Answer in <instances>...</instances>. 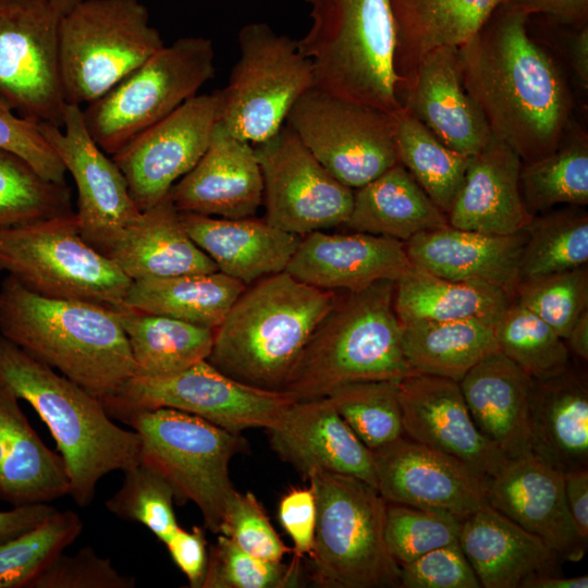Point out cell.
I'll list each match as a JSON object with an SVG mask.
<instances>
[{
    "instance_id": "obj_10",
    "label": "cell",
    "mask_w": 588,
    "mask_h": 588,
    "mask_svg": "<svg viewBox=\"0 0 588 588\" xmlns=\"http://www.w3.org/2000/svg\"><path fill=\"white\" fill-rule=\"evenodd\" d=\"M0 271L36 294L114 310L132 282L83 238L75 211L0 230Z\"/></svg>"
},
{
    "instance_id": "obj_47",
    "label": "cell",
    "mask_w": 588,
    "mask_h": 588,
    "mask_svg": "<svg viewBox=\"0 0 588 588\" xmlns=\"http://www.w3.org/2000/svg\"><path fill=\"white\" fill-rule=\"evenodd\" d=\"M123 473V482L106 500V509L122 519L146 526L166 543L180 527L171 486L158 471L140 462Z\"/></svg>"
},
{
    "instance_id": "obj_62",
    "label": "cell",
    "mask_w": 588,
    "mask_h": 588,
    "mask_svg": "<svg viewBox=\"0 0 588 588\" xmlns=\"http://www.w3.org/2000/svg\"><path fill=\"white\" fill-rule=\"evenodd\" d=\"M567 347L581 360L588 359V308L585 309L573 324L567 338Z\"/></svg>"
},
{
    "instance_id": "obj_61",
    "label": "cell",
    "mask_w": 588,
    "mask_h": 588,
    "mask_svg": "<svg viewBox=\"0 0 588 588\" xmlns=\"http://www.w3.org/2000/svg\"><path fill=\"white\" fill-rule=\"evenodd\" d=\"M588 576L563 577L555 574H539L527 579L522 588H587Z\"/></svg>"
},
{
    "instance_id": "obj_11",
    "label": "cell",
    "mask_w": 588,
    "mask_h": 588,
    "mask_svg": "<svg viewBox=\"0 0 588 588\" xmlns=\"http://www.w3.org/2000/svg\"><path fill=\"white\" fill-rule=\"evenodd\" d=\"M216 73L210 39L183 37L162 47L102 97L82 109L95 143L113 156L197 95Z\"/></svg>"
},
{
    "instance_id": "obj_63",
    "label": "cell",
    "mask_w": 588,
    "mask_h": 588,
    "mask_svg": "<svg viewBox=\"0 0 588 588\" xmlns=\"http://www.w3.org/2000/svg\"><path fill=\"white\" fill-rule=\"evenodd\" d=\"M57 11L63 15L70 11L79 0H49Z\"/></svg>"
},
{
    "instance_id": "obj_16",
    "label": "cell",
    "mask_w": 588,
    "mask_h": 588,
    "mask_svg": "<svg viewBox=\"0 0 588 588\" xmlns=\"http://www.w3.org/2000/svg\"><path fill=\"white\" fill-rule=\"evenodd\" d=\"M253 146L269 224L299 236L344 225L354 189L330 174L289 125Z\"/></svg>"
},
{
    "instance_id": "obj_19",
    "label": "cell",
    "mask_w": 588,
    "mask_h": 588,
    "mask_svg": "<svg viewBox=\"0 0 588 588\" xmlns=\"http://www.w3.org/2000/svg\"><path fill=\"white\" fill-rule=\"evenodd\" d=\"M404 434L444 453L486 481L509 460L476 426L460 383L411 373L397 383Z\"/></svg>"
},
{
    "instance_id": "obj_22",
    "label": "cell",
    "mask_w": 588,
    "mask_h": 588,
    "mask_svg": "<svg viewBox=\"0 0 588 588\" xmlns=\"http://www.w3.org/2000/svg\"><path fill=\"white\" fill-rule=\"evenodd\" d=\"M179 212L242 219L254 217L264 200V181L254 146L219 122L198 162L170 189Z\"/></svg>"
},
{
    "instance_id": "obj_38",
    "label": "cell",
    "mask_w": 588,
    "mask_h": 588,
    "mask_svg": "<svg viewBox=\"0 0 588 588\" xmlns=\"http://www.w3.org/2000/svg\"><path fill=\"white\" fill-rule=\"evenodd\" d=\"M402 348L412 370L460 381L477 363L500 351L493 327L479 320L401 322Z\"/></svg>"
},
{
    "instance_id": "obj_49",
    "label": "cell",
    "mask_w": 588,
    "mask_h": 588,
    "mask_svg": "<svg viewBox=\"0 0 588 588\" xmlns=\"http://www.w3.org/2000/svg\"><path fill=\"white\" fill-rule=\"evenodd\" d=\"M461 524V518L444 512L387 502V548L400 566L433 549L458 542Z\"/></svg>"
},
{
    "instance_id": "obj_2",
    "label": "cell",
    "mask_w": 588,
    "mask_h": 588,
    "mask_svg": "<svg viewBox=\"0 0 588 588\" xmlns=\"http://www.w3.org/2000/svg\"><path fill=\"white\" fill-rule=\"evenodd\" d=\"M0 334L101 400L135 375L118 310L46 297L10 275L0 286Z\"/></svg>"
},
{
    "instance_id": "obj_29",
    "label": "cell",
    "mask_w": 588,
    "mask_h": 588,
    "mask_svg": "<svg viewBox=\"0 0 588 588\" xmlns=\"http://www.w3.org/2000/svg\"><path fill=\"white\" fill-rule=\"evenodd\" d=\"M179 218L218 270L246 286L285 271L302 238L254 217L225 219L179 212Z\"/></svg>"
},
{
    "instance_id": "obj_40",
    "label": "cell",
    "mask_w": 588,
    "mask_h": 588,
    "mask_svg": "<svg viewBox=\"0 0 588 588\" xmlns=\"http://www.w3.org/2000/svg\"><path fill=\"white\" fill-rule=\"evenodd\" d=\"M519 187L525 206L532 216L560 204L587 206V133L572 121L554 151L522 163Z\"/></svg>"
},
{
    "instance_id": "obj_12",
    "label": "cell",
    "mask_w": 588,
    "mask_h": 588,
    "mask_svg": "<svg viewBox=\"0 0 588 588\" xmlns=\"http://www.w3.org/2000/svg\"><path fill=\"white\" fill-rule=\"evenodd\" d=\"M238 60L218 90L219 123L252 145L275 134L295 102L315 87L313 68L298 41L261 22L237 35Z\"/></svg>"
},
{
    "instance_id": "obj_30",
    "label": "cell",
    "mask_w": 588,
    "mask_h": 588,
    "mask_svg": "<svg viewBox=\"0 0 588 588\" xmlns=\"http://www.w3.org/2000/svg\"><path fill=\"white\" fill-rule=\"evenodd\" d=\"M531 382L501 351L486 356L458 381L476 426L507 458L531 452Z\"/></svg>"
},
{
    "instance_id": "obj_24",
    "label": "cell",
    "mask_w": 588,
    "mask_h": 588,
    "mask_svg": "<svg viewBox=\"0 0 588 588\" xmlns=\"http://www.w3.org/2000/svg\"><path fill=\"white\" fill-rule=\"evenodd\" d=\"M269 432L275 454L305 478L320 469L356 477L377 488L372 451L327 397L293 402Z\"/></svg>"
},
{
    "instance_id": "obj_45",
    "label": "cell",
    "mask_w": 588,
    "mask_h": 588,
    "mask_svg": "<svg viewBox=\"0 0 588 588\" xmlns=\"http://www.w3.org/2000/svg\"><path fill=\"white\" fill-rule=\"evenodd\" d=\"M396 380H366L335 388L327 396L371 451L404 436Z\"/></svg>"
},
{
    "instance_id": "obj_53",
    "label": "cell",
    "mask_w": 588,
    "mask_h": 588,
    "mask_svg": "<svg viewBox=\"0 0 588 588\" xmlns=\"http://www.w3.org/2000/svg\"><path fill=\"white\" fill-rule=\"evenodd\" d=\"M401 588H480L458 542L433 549L400 565Z\"/></svg>"
},
{
    "instance_id": "obj_1",
    "label": "cell",
    "mask_w": 588,
    "mask_h": 588,
    "mask_svg": "<svg viewBox=\"0 0 588 588\" xmlns=\"http://www.w3.org/2000/svg\"><path fill=\"white\" fill-rule=\"evenodd\" d=\"M529 17L501 4L457 47L465 89L491 134L523 162L554 151L573 121L569 87L554 60L529 35Z\"/></svg>"
},
{
    "instance_id": "obj_3",
    "label": "cell",
    "mask_w": 588,
    "mask_h": 588,
    "mask_svg": "<svg viewBox=\"0 0 588 588\" xmlns=\"http://www.w3.org/2000/svg\"><path fill=\"white\" fill-rule=\"evenodd\" d=\"M0 380L30 404L50 430L69 477V495L78 506L93 502L103 476L139 463L137 433L119 427L100 397L1 334Z\"/></svg>"
},
{
    "instance_id": "obj_39",
    "label": "cell",
    "mask_w": 588,
    "mask_h": 588,
    "mask_svg": "<svg viewBox=\"0 0 588 588\" xmlns=\"http://www.w3.org/2000/svg\"><path fill=\"white\" fill-rule=\"evenodd\" d=\"M118 311L135 364L134 376H173L207 359L211 352L215 329L132 309Z\"/></svg>"
},
{
    "instance_id": "obj_20",
    "label": "cell",
    "mask_w": 588,
    "mask_h": 588,
    "mask_svg": "<svg viewBox=\"0 0 588 588\" xmlns=\"http://www.w3.org/2000/svg\"><path fill=\"white\" fill-rule=\"evenodd\" d=\"M372 454L377 490L387 502L462 520L487 502L485 481L467 466L405 434Z\"/></svg>"
},
{
    "instance_id": "obj_6",
    "label": "cell",
    "mask_w": 588,
    "mask_h": 588,
    "mask_svg": "<svg viewBox=\"0 0 588 588\" xmlns=\"http://www.w3.org/2000/svg\"><path fill=\"white\" fill-rule=\"evenodd\" d=\"M311 25L297 40L315 87L390 113L403 107L394 70L390 0H306Z\"/></svg>"
},
{
    "instance_id": "obj_25",
    "label": "cell",
    "mask_w": 588,
    "mask_h": 588,
    "mask_svg": "<svg viewBox=\"0 0 588 588\" xmlns=\"http://www.w3.org/2000/svg\"><path fill=\"white\" fill-rule=\"evenodd\" d=\"M411 266L404 242L362 232L304 235L285 271L327 291L352 292L381 281H396Z\"/></svg>"
},
{
    "instance_id": "obj_54",
    "label": "cell",
    "mask_w": 588,
    "mask_h": 588,
    "mask_svg": "<svg viewBox=\"0 0 588 588\" xmlns=\"http://www.w3.org/2000/svg\"><path fill=\"white\" fill-rule=\"evenodd\" d=\"M13 111L0 99V148L23 158L45 179L66 183V170L39 131L38 122Z\"/></svg>"
},
{
    "instance_id": "obj_51",
    "label": "cell",
    "mask_w": 588,
    "mask_h": 588,
    "mask_svg": "<svg viewBox=\"0 0 588 588\" xmlns=\"http://www.w3.org/2000/svg\"><path fill=\"white\" fill-rule=\"evenodd\" d=\"M219 534L231 539L248 554L266 561L279 562L291 551L273 529L259 501L249 491L240 493L234 489L229 495Z\"/></svg>"
},
{
    "instance_id": "obj_27",
    "label": "cell",
    "mask_w": 588,
    "mask_h": 588,
    "mask_svg": "<svg viewBox=\"0 0 588 588\" xmlns=\"http://www.w3.org/2000/svg\"><path fill=\"white\" fill-rule=\"evenodd\" d=\"M519 156L491 134L469 156L461 188L446 215L449 225L485 234L507 235L524 230L532 219L522 197Z\"/></svg>"
},
{
    "instance_id": "obj_34",
    "label": "cell",
    "mask_w": 588,
    "mask_h": 588,
    "mask_svg": "<svg viewBox=\"0 0 588 588\" xmlns=\"http://www.w3.org/2000/svg\"><path fill=\"white\" fill-rule=\"evenodd\" d=\"M506 0H390L397 91L420 58L466 42Z\"/></svg>"
},
{
    "instance_id": "obj_28",
    "label": "cell",
    "mask_w": 588,
    "mask_h": 588,
    "mask_svg": "<svg viewBox=\"0 0 588 588\" xmlns=\"http://www.w3.org/2000/svg\"><path fill=\"white\" fill-rule=\"evenodd\" d=\"M458 543L483 588H522L539 574H555L560 559L488 502L464 518Z\"/></svg>"
},
{
    "instance_id": "obj_4",
    "label": "cell",
    "mask_w": 588,
    "mask_h": 588,
    "mask_svg": "<svg viewBox=\"0 0 588 588\" xmlns=\"http://www.w3.org/2000/svg\"><path fill=\"white\" fill-rule=\"evenodd\" d=\"M248 286L215 330L206 360L244 384L281 392L338 292L303 283L286 271Z\"/></svg>"
},
{
    "instance_id": "obj_13",
    "label": "cell",
    "mask_w": 588,
    "mask_h": 588,
    "mask_svg": "<svg viewBox=\"0 0 588 588\" xmlns=\"http://www.w3.org/2000/svg\"><path fill=\"white\" fill-rule=\"evenodd\" d=\"M101 401L110 417L119 420L134 411L167 407L242 433L249 428H273L296 400L244 384L204 359L169 377L133 376Z\"/></svg>"
},
{
    "instance_id": "obj_23",
    "label": "cell",
    "mask_w": 588,
    "mask_h": 588,
    "mask_svg": "<svg viewBox=\"0 0 588 588\" xmlns=\"http://www.w3.org/2000/svg\"><path fill=\"white\" fill-rule=\"evenodd\" d=\"M397 96L403 108L457 152L473 156L491 136L483 113L463 85L455 47L424 54Z\"/></svg>"
},
{
    "instance_id": "obj_15",
    "label": "cell",
    "mask_w": 588,
    "mask_h": 588,
    "mask_svg": "<svg viewBox=\"0 0 588 588\" xmlns=\"http://www.w3.org/2000/svg\"><path fill=\"white\" fill-rule=\"evenodd\" d=\"M60 17L49 0H0V99L23 118L62 127Z\"/></svg>"
},
{
    "instance_id": "obj_59",
    "label": "cell",
    "mask_w": 588,
    "mask_h": 588,
    "mask_svg": "<svg viewBox=\"0 0 588 588\" xmlns=\"http://www.w3.org/2000/svg\"><path fill=\"white\" fill-rule=\"evenodd\" d=\"M57 509L49 503H34L0 511V544L36 527Z\"/></svg>"
},
{
    "instance_id": "obj_21",
    "label": "cell",
    "mask_w": 588,
    "mask_h": 588,
    "mask_svg": "<svg viewBox=\"0 0 588 588\" xmlns=\"http://www.w3.org/2000/svg\"><path fill=\"white\" fill-rule=\"evenodd\" d=\"M487 502L543 540L560 561H580L587 542L576 531L564 492L563 473L528 453L509 458L485 481Z\"/></svg>"
},
{
    "instance_id": "obj_57",
    "label": "cell",
    "mask_w": 588,
    "mask_h": 588,
    "mask_svg": "<svg viewBox=\"0 0 588 588\" xmlns=\"http://www.w3.org/2000/svg\"><path fill=\"white\" fill-rule=\"evenodd\" d=\"M503 4L528 16L543 14L556 24L575 28L588 24V0H506Z\"/></svg>"
},
{
    "instance_id": "obj_55",
    "label": "cell",
    "mask_w": 588,
    "mask_h": 588,
    "mask_svg": "<svg viewBox=\"0 0 588 588\" xmlns=\"http://www.w3.org/2000/svg\"><path fill=\"white\" fill-rule=\"evenodd\" d=\"M279 520L294 542L295 558L308 556L314 544L317 507L313 488H292L280 500Z\"/></svg>"
},
{
    "instance_id": "obj_50",
    "label": "cell",
    "mask_w": 588,
    "mask_h": 588,
    "mask_svg": "<svg viewBox=\"0 0 588 588\" xmlns=\"http://www.w3.org/2000/svg\"><path fill=\"white\" fill-rule=\"evenodd\" d=\"M514 299L565 340L577 318L588 308L587 265L520 282Z\"/></svg>"
},
{
    "instance_id": "obj_60",
    "label": "cell",
    "mask_w": 588,
    "mask_h": 588,
    "mask_svg": "<svg viewBox=\"0 0 588 588\" xmlns=\"http://www.w3.org/2000/svg\"><path fill=\"white\" fill-rule=\"evenodd\" d=\"M569 41L572 68L581 89L588 90V24L575 28Z\"/></svg>"
},
{
    "instance_id": "obj_33",
    "label": "cell",
    "mask_w": 588,
    "mask_h": 588,
    "mask_svg": "<svg viewBox=\"0 0 588 588\" xmlns=\"http://www.w3.org/2000/svg\"><path fill=\"white\" fill-rule=\"evenodd\" d=\"M531 453L566 473L588 465V384L568 367L532 379L529 399Z\"/></svg>"
},
{
    "instance_id": "obj_48",
    "label": "cell",
    "mask_w": 588,
    "mask_h": 588,
    "mask_svg": "<svg viewBox=\"0 0 588 588\" xmlns=\"http://www.w3.org/2000/svg\"><path fill=\"white\" fill-rule=\"evenodd\" d=\"M301 560L289 564L255 558L219 534L208 552L201 588H290L302 584Z\"/></svg>"
},
{
    "instance_id": "obj_26",
    "label": "cell",
    "mask_w": 588,
    "mask_h": 588,
    "mask_svg": "<svg viewBox=\"0 0 588 588\" xmlns=\"http://www.w3.org/2000/svg\"><path fill=\"white\" fill-rule=\"evenodd\" d=\"M526 229L507 235L485 234L445 225L404 243L411 264L456 281L497 285L515 298Z\"/></svg>"
},
{
    "instance_id": "obj_43",
    "label": "cell",
    "mask_w": 588,
    "mask_h": 588,
    "mask_svg": "<svg viewBox=\"0 0 588 588\" xmlns=\"http://www.w3.org/2000/svg\"><path fill=\"white\" fill-rule=\"evenodd\" d=\"M74 212L71 188L0 148V230Z\"/></svg>"
},
{
    "instance_id": "obj_44",
    "label": "cell",
    "mask_w": 588,
    "mask_h": 588,
    "mask_svg": "<svg viewBox=\"0 0 588 588\" xmlns=\"http://www.w3.org/2000/svg\"><path fill=\"white\" fill-rule=\"evenodd\" d=\"M500 351L531 379H547L569 367L571 352L548 323L513 301L493 327Z\"/></svg>"
},
{
    "instance_id": "obj_31",
    "label": "cell",
    "mask_w": 588,
    "mask_h": 588,
    "mask_svg": "<svg viewBox=\"0 0 588 588\" xmlns=\"http://www.w3.org/2000/svg\"><path fill=\"white\" fill-rule=\"evenodd\" d=\"M19 401L0 380V501L20 506L69 495L61 455L45 444Z\"/></svg>"
},
{
    "instance_id": "obj_32",
    "label": "cell",
    "mask_w": 588,
    "mask_h": 588,
    "mask_svg": "<svg viewBox=\"0 0 588 588\" xmlns=\"http://www.w3.org/2000/svg\"><path fill=\"white\" fill-rule=\"evenodd\" d=\"M103 256L132 281L219 271L183 229L169 195L143 211Z\"/></svg>"
},
{
    "instance_id": "obj_8",
    "label": "cell",
    "mask_w": 588,
    "mask_h": 588,
    "mask_svg": "<svg viewBox=\"0 0 588 588\" xmlns=\"http://www.w3.org/2000/svg\"><path fill=\"white\" fill-rule=\"evenodd\" d=\"M120 420L139 438V462L169 482L177 503L193 502L199 509L205 529L219 534L224 504L234 490L229 463L248 449L242 433L167 407L134 411Z\"/></svg>"
},
{
    "instance_id": "obj_35",
    "label": "cell",
    "mask_w": 588,
    "mask_h": 588,
    "mask_svg": "<svg viewBox=\"0 0 588 588\" xmlns=\"http://www.w3.org/2000/svg\"><path fill=\"white\" fill-rule=\"evenodd\" d=\"M448 218L397 162L354 191L346 228L406 242L424 231L448 225Z\"/></svg>"
},
{
    "instance_id": "obj_9",
    "label": "cell",
    "mask_w": 588,
    "mask_h": 588,
    "mask_svg": "<svg viewBox=\"0 0 588 588\" xmlns=\"http://www.w3.org/2000/svg\"><path fill=\"white\" fill-rule=\"evenodd\" d=\"M162 47L138 0H79L61 15L58 29L66 103L97 100Z\"/></svg>"
},
{
    "instance_id": "obj_52",
    "label": "cell",
    "mask_w": 588,
    "mask_h": 588,
    "mask_svg": "<svg viewBox=\"0 0 588 588\" xmlns=\"http://www.w3.org/2000/svg\"><path fill=\"white\" fill-rule=\"evenodd\" d=\"M136 578L121 574L110 559L91 547L75 554L61 552L30 583L28 588H134Z\"/></svg>"
},
{
    "instance_id": "obj_14",
    "label": "cell",
    "mask_w": 588,
    "mask_h": 588,
    "mask_svg": "<svg viewBox=\"0 0 588 588\" xmlns=\"http://www.w3.org/2000/svg\"><path fill=\"white\" fill-rule=\"evenodd\" d=\"M286 125L330 174L352 189L399 162L395 113L313 87L295 102Z\"/></svg>"
},
{
    "instance_id": "obj_42",
    "label": "cell",
    "mask_w": 588,
    "mask_h": 588,
    "mask_svg": "<svg viewBox=\"0 0 588 588\" xmlns=\"http://www.w3.org/2000/svg\"><path fill=\"white\" fill-rule=\"evenodd\" d=\"M525 229L519 283L587 265L588 213L583 207L534 216Z\"/></svg>"
},
{
    "instance_id": "obj_58",
    "label": "cell",
    "mask_w": 588,
    "mask_h": 588,
    "mask_svg": "<svg viewBox=\"0 0 588 588\" xmlns=\"http://www.w3.org/2000/svg\"><path fill=\"white\" fill-rule=\"evenodd\" d=\"M564 492L572 522L579 537L588 540V470L587 467L563 473Z\"/></svg>"
},
{
    "instance_id": "obj_18",
    "label": "cell",
    "mask_w": 588,
    "mask_h": 588,
    "mask_svg": "<svg viewBox=\"0 0 588 588\" xmlns=\"http://www.w3.org/2000/svg\"><path fill=\"white\" fill-rule=\"evenodd\" d=\"M38 127L75 182L83 238L103 255L142 215L124 175L91 138L81 106L66 105L62 127L45 122Z\"/></svg>"
},
{
    "instance_id": "obj_46",
    "label": "cell",
    "mask_w": 588,
    "mask_h": 588,
    "mask_svg": "<svg viewBox=\"0 0 588 588\" xmlns=\"http://www.w3.org/2000/svg\"><path fill=\"white\" fill-rule=\"evenodd\" d=\"M83 531L71 511H56L36 527L0 544V588H28L30 583Z\"/></svg>"
},
{
    "instance_id": "obj_7",
    "label": "cell",
    "mask_w": 588,
    "mask_h": 588,
    "mask_svg": "<svg viewBox=\"0 0 588 588\" xmlns=\"http://www.w3.org/2000/svg\"><path fill=\"white\" fill-rule=\"evenodd\" d=\"M317 507L308 574L321 588H396L400 566L384 538L387 501L356 477L327 470L307 476Z\"/></svg>"
},
{
    "instance_id": "obj_36",
    "label": "cell",
    "mask_w": 588,
    "mask_h": 588,
    "mask_svg": "<svg viewBox=\"0 0 588 588\" xmlns=\"http://www.w3.org/2000/svg\"><path fill=\"white\" fill-rule=\"evenodd\" d=\"M513 301L497 285L445 279L413 264L395 281L394 308L400 322L475 319L494 327Z\"/></svg>"
},
{
    "instance_id": "obj_37",
    "label": "cell",
    "mask_w": 588,
    "mask_h": 588,
    "mask_svg": "<svg viewBox=\"0 0 588 588\" xmlns=\"http://www.w3.org/2000/svg\"><path fill=\"white\" fill-rule=\"evenodd\" d=\"M246 285L220 271L132 281L124 308L217 329Z\"/></svg>"
},
{
    "instance_id": "obj_41",
    "label": "cell",
    "mask_w": 588,
    "mask_h": 588,
    "mask_svg": "<svg viewBox=\"0 0 588 588\" xmlns=\"http://www.w3.org/2000/svg\"><path fill=\"white\" fill-rule=\"evenodd\" d=\"M395 145L399 162L448 215L463 183L469 157L444 145L405 108L395 112Z\"/></svg>"
},
{
    "instance_id": "obj_17",
    "label": "cell",
    "mask_w": 588,
    "mask_h": 588,
    "mask_svg": "<svg viewBox=\"0 0 588 588\" xmlns=\"http://www.w3.org/2000/svg\"><path fill=\"white\" fill-rule=\"evenodd\" d=\"M219 94L195 95L111 156L143 212L198 162L219 122Z\"/></svg>"
},
{
    "instance_id": "obj_56",
    "label": "cell",
    "mask_w": 588,
    "mask_h": 588,
    "mask_svg": "<svg viewBox=\"0 0 588 588\" xmlns=\"http://www.w3.org/2000/svg\"><path fill=\"white\" fill-rule=\"evenodd\" d=\"M175 565L186 576L191 588H201L207 562L205 530L194 526L191 530L179 527L164 543Z\"/></svg>"
},
{
    "instance_id": "obj_5",
    "label": "cell",
    "mask_w": 588,
    "mask_h": 588,
    "mask_svg": "<svg viewBox=\"0 0 588 588\" xmlns=\"http://www.w3.org/2000/svg\"><path fill=\"white\" fill-rule=\"evenodd\" d=\"M394 290L395 281L381 280L358 291L338 293L281 392L296 401L313 400L346 383L400 381L414 373L402 348Z\"/></svg>"
}]
</instances>
